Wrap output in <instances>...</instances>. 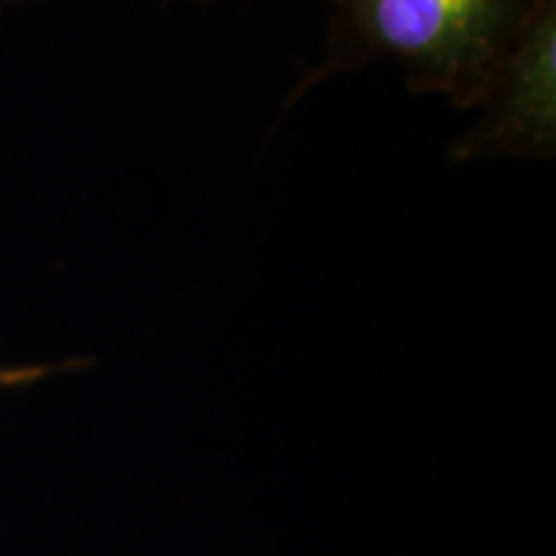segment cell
<instances>
[{
    "label": "cell",
    "mask_w": 556,
    "mask_h": 556,
    "mask_svg": "<svg viewBox=\"0 0 556 556\" xmlns=\"http://www.w3.org/2000/svg\"><path fill=\"white\" fill-rule=\"evenodd\" d=\"M70 364H0V392L39 384L41 379L65 371Z\"/></svg>",
    "instance_id": "cell-3"
},
{
    "label": "cell",
    "mask_w": 556,
    "mask_h": 556,
    "mask_svg": "<svg viewBox=\"0 0 556 556\" xmlns=\"http://www.w3.org/2000/svg\"><path fill=\"white\" fill-rule=\"evenodd\" d=\"M484 116L451 160L552 157L556 148V0H533L482 101Z\"/></svg>",
    "instance_id": "cell-2"
},
{
    "label": "cell",
    "mask_w": 556,
    "mask_h": 556,
    "mask_svg": "<svg viewBox=\"0 0 556 556\" xmlns=\"http://www.w3.org/2000/svg\"><path fill=\"white\" fill-rule=\"evenodd\" d=\"M11 3V0H0V9H3V5H9Z\"/></svg>",
    "instance_id": "cell-4"
},
{
    "label": "cell",
    "mask_w": 556,
    "mask_h": 556,
    "mask_svg": "<svg viewBox=\"0 0 556 556\" xmlns=\"http://www.w3.org/2000/svg\"><path fill=\"white\" fill-rule=\"evenodd\" d=\"M533 0H332L328 60L338 70L397 60L409 86L462 109L482 106Z\"/></svg>",
    "instance_id": "cell-1"
},
{
    "label": "cell",
    "mask_w": 556,
    "mask_h": 556,
    "mask_svg": "<svg viewBox=\"0 0 556 556\" xmlns=\"http://www.w3.org/2000/svg\"><path fill=\"white\" fill-rule=\"evenodd\" d=\"M197 3H212V0H197Z\"/></svg>",
    "instance_id": "cell-5"
}]
</instances>
